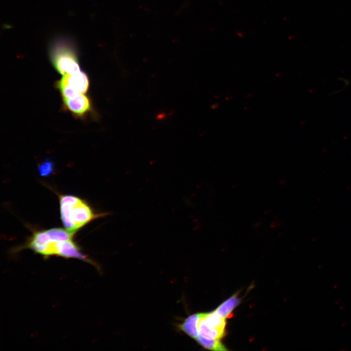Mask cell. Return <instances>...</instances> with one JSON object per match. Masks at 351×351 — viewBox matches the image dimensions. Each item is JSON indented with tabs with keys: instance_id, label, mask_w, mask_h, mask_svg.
Listing matches in <instances>:
<instances>
[{
	"instance_id": "obj_1",
	"label": "cell",
	"mask_w": 351,
	"mask_h": 351,
	"mask_svg": "<svg viewBox=\"0 0 351 351\" xmlns=\"http://www.w3.org/2000/svg\"><path fill=\"white\" fill-rule=\"evenodd\" d=\"M74 234L59 228L36 231L29 239L24 248L45 258L55 255L79 259L93 264V261L74 242Z\"/></svg>"
},
{
	"instance_id": "obj_2",
	"label": "cell",
	"mask_w": 351,
	"mask_h": 351,
	"mask_svg": "<svg viewBox=\"0 0 351 351\" xmlns=\"http://www.w3.org/2000/svg\"><path fill=\"white\" fill-rule=\"evenodd\" d=\"M59 205L63 226L74 234L92 220L108 214L95 213L85 201L72 195H60Z\"/></svg>"
},
{
	"instance_id": "obj_3",
	"label": "cell",
	"mask_w": 351,
	"mask_h": 351,
	"mask_svg": "<svg viewBox=\"0 0 351 351\" xmlns=\"http://www.w3.org/2000/svg\"><path fill=\"white\" fill-rule=\"evenodd\" d=\"M51 63L60 74H72L81 71L77 46L72 39L58 37L53 39L49 47Z\"/></svg>"
},
{
	"instance_id": "obj_4",
	"label": "cell",
	"mask_w": 351,
	"mask_h": 351,
	"mask_svg": "<svg viewBox=\"0 0 351 351\" xmlns=\"http://www.w3.org/2000/svg\"><path fill=\"white\" fill-rule=\"evenodd\" d=\"M62 98H70L78 94H85L88 91L90 80L88 75L80 71L72 74H65L56 82Z\"/></svg>"
},
{
	"instance_id": "obj_5",
	"label": "cell",
	"mask_w": 351,
	"mask_h": 351,
	"mask_svg": "<svg viewBox=\"0 0 351 351\" xmlns=\"http://www.w3.org/2000/svg\"><path fill=\"white\" fill-rule=\"evenodd\" d=\"M64 109L75 117L82 118L92 110L90 98L85 94H78L70 98H62Z\"/></svg>"
},
{
	"instance_id": "obj_6",
	"label": "cell",
	"mask_w": 351,
	"mask_h": 351,
	"mask_svg": "<svg viewBox=\"0 0 351 351\" xmlns=\"http://www.w3.org/2000/svg\"><path fill=\"white\" fill-rule=\"evenodd\" d=\"M201 313L193 314L178 325V328L191 337L195 339L199 335L198 324L201 318Z\"/></svg>"
},
{
	"instance_id": "obj_7",
	"label": "cell",
	"mask_w": 351,
	"mask_h": 351,
	"mask_svg": "<svg viewBox=\"0 0 351 351\" xmlns=\"http://www.w3.org/2000/svg\"><path fill=\"white\" fill-rule=\"evenodd\" d=\"M202 316L207 324L212 328L225 333L226 321L215 310L210 312L202 313Z\"/></svg>"
},
{
	"instance_id": "obj_8",
	"label": "cell",
	"mask_w": 351,
	"mask_h": 351,
	"mask_svg": "<svg viewBox=\"0 0 351 351\" xmlns=\"http://www.w3.org/2000/svg\"><path fill=\"white\" fill-rule=\"evenodd\" d=\"M241 301L237 293L233 294L221 303L215 310L218 313L224 318L230 317L234 310Z\"/></svg>"
},
{
	"instance_id": "obj_9",
	"label": "cell",
	"mask_w": 351,
	"mask_h": 351,
	"mask_svg": "<svg viewBox=\"0 0 351 351\" xmlns=\"http://www.w3.org/2000/svg\"><path fill=\"white\" fill-rule=\"evenodd\" d=\"M199 335L208 338L221 339L225 333L222 332L209 327L206 323L201 312V318L198 324Z\"/></svg>"
},
{
	"instance_id": "obj_10",
	"label": "cell",
	"mask_w": 351,
	"mask_h": 351,
	"mask_svg": "<svg viewBox=\"0 0 351 351\" xmlns=\"http://www.w3.org/2000/svg\"><path fill=\"white\" fill-rule=\"evenodd\" d=\"M195 340L201 346L208 350L217 351L227 350L220 339L208 338L198 335Z\"/></svg>"
},
{
	"instance_id": "obj_11",
	"label": "cell",
	"mask_w": 351,
	"mask_h": 351,
	"mask_svg": "<svg viewBox=\"0 0 351 351\" xmlns=\"http://www.w3.org/2000/svg\"><path fill=\"white\" fill-rule=\"evenodd\" d=\"M54 164L49 160H45L40 164L39 170L40 174L42 176H47L51 174L53 171Z\"/></svg>"
}]
</instances>
